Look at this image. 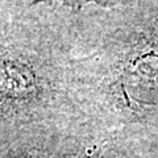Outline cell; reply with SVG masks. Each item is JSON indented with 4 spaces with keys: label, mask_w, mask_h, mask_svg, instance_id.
Listing matches in <instances>:
<instances>
[{
    "label": "cell",
    "mask_w": 158,
    "mask_h": 158,
    "mask_svg": "<svg viewBox=\"0 0 158 158\" xmlns=\"http://www.w3.org/2000/svg\"><path fill=\"white\" fill-rule=\"evenodd\" d=\"M49 78L27 57L0 53V117L15 116L48 102Z\"/></svg>",
    "instance_id": "1"
},
{
    "label": "cell",
    "mask_w": 158,
    "mask_h": 158,
    "mask_svg": "<svg viewBox=\"0 0 158 158\" xmlns=\"http://www.w3.org/2000/svg\"><path fill=\"white\" fill-rule=\"evenodd\" d=\"M82 2H91V0H75V3H77V4H81ZM92 2H98V3H102L103 0H92Z\"/></svg>",
    "instance_id": "4"
},
{
    "label": "cell",
    "mask_w": 158,
    "mask_h": 158,
    "mask_svg": "<svg viewBox=\"0 0 158 158\" xmlns=\"http://www.w3.org/2000/svg\"><path fill=\"white\" fill-rule=\"evenodd\" d=\"M54 150L48 140H27L0 148V158H52Z\"/></svg>",
    "instance_id": "2"
},
{
    "label": "cell",
    "mask_w": 158,
    "mask_h": 158,
    "mask_svg": "<svg viewBox=\"0 0 158 158\" xmlns=\"http://www.w3.org/2000/svg\"><path fill=\"white\" fill-rule=\"evenodd\" d=\"M52 158H83L82 156H79L78 153H73V152H69V150H56L53 153Z\"/></svg>",
    "instance_id": "3"
},
{
    "label": "cell",
    "mask_w": 158,
    "mask_h": 158,
    "mask_svg": "<svg viewBox=\"0 0 158 158\" xmlns=\"http://www.w3.org/2000/svg\"><path fill=\"white\" fill-rule=\"evenodd\" d=\"M36 2H46V0H36Z\"/></svg>",
    "instance_id": "5"
}]
</instances>
